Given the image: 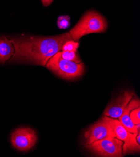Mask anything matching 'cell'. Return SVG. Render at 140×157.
Returning a JSON list of instances; mask_svg holds the SVG:
<instances>
[{"instance_id": "1", "label": "cell", "mask_w": 140, "mask_h": 157, "mask_svg": "<svg viewBox=\"0 0 140 157\" xmlns=\"http://www.w3.org/2000/svg\"><path fill=\"white\" fill-rule=\"evenodd\" d=\"M14 53L10 61L29 63L45 67L49 59L58 52L68 41H74L69 33L53 37L22 36L11 38Z\"/></svg>"}, {"instance_id": "2", "label": "cell", "mask_w": 140, "mask_h": 157, "mask_svg": "<svg viewBox=\"0 0 140 157\" xmlns=\"http://www.w3.org/2000/svg\"><path fill=\"white\" fill-rule=\"evenodd\" d=\"M107 28V21L101 14L94 11H89L86 13L69 33L74 41H79L86 35L104 32Z\"/></svg>"}, {"instance_id": "3", "label": "cell", "mask_w": 140, "mask_h": 157, "mask_svg": "<svg viewBox=\"0 0 140 157\" xmlns=\"http://www.w3.org/2000/svg\"><path fill=\"white\" fill-rule=\"evenodd\" d=\"M45 67L60 77L66 80H74L81 76L84 72V65L82 62L77 63L62 58L60 52L50 58Z\"/></svg>"}, {"instance_id": "4", "label": "cell", "mask_w": 140, "mask_h": 157, "mask_svg": "<svg viewBox=\"0 0 140 157\" xmlns=\"http://www.w3.org/2000/svg\"><path fill=\"white\" fill-rule=\"evenodd\" d=\"M104 118L110 124L115 135V137L124 142L122 145V152L124 154L139 151V144L138 143L136 140L138 133H131L128 132L116 118H110L107 116H104Z\"/></svg>"}, {"instance_id": "5", "label": "cell", "mask_w": 140, "mask_h": 157, "mask_svg": "<svg viewBox=\"0 0 140 157\" xmlns=\"http://www.w3.org/2000/svg\"><path fill=\"white\" fill-rule=\"evenodd\" d=\"M124 142L116 137H108L93 142L86 147L96 155L106 157L123 156Z\"/></svg>"}, {"instance_id": "6", "label": "cell", "mask_w": 140, "mask_h": 157, "mask_svg": "<svg viewBox=\"0 0 140 157\" xmlns=\"http://www.w3.org/2000/svg\"><path fill=\"white\" fill-rule=\"evenodd\" d=\"M37 140L35 131L28 127H20L11 134V141L13 147L21 151H26L32 148Z\"/></svg>"}, {"instance_id": "7", "label": "cell", "mask_w": 140, "mask_h": 157, "mask_svg": "<svg viewBox=\"0 0 140 157\" xmlns=\"http://www.w3.org/2000/svg\"><path fill=\"white\" fill-rule=\"evenodd\" d=\"M84 144L89 145L93 142L108 137H115L110 124L105 120L104 117L101 120L92 124L85 132Z\"/></svg>"}, {"instance_id": "8", "label": "cell", "mask_w": 140, "mask_h": 157, "mask_svg": "<svg viewBox=\"0 0 140 157\" xmlns=\"http://www.w3.org/2000/svg\"><path fill=\"white\" fill-rule=\"evenodd\" d=\"M133 96L134 93L131 91L123 92L105 109L104 115L113 118H119Z\"/></svg>"}, {"instance_id": "9", "label": "cell", "mask_w": 140, "mask_h": 157, "mask_svg": "<svg viewBox=\"0 0 140 157\" xmlns=\"http://www.w3.org/2000/svg\"><path fill=\"white\" fill-rule=\"evenodd\" d=\"M140 102L138 98L131 99L126 108L124 109L122 115L119 117V121L128 132L131 133H138L139 132V124H134L131 121L130 113L133 109L139 107Z\"/></svg>"}, {"instance_id": "10", "label": "cell", "mask_w": 140, "mask_h": 157, "mask_svg": "<svg viewBox=\"0 0 140 157\" xmlns=\"http://www.w3.org/2000/svg\"><path fill=\"white\" fill-rule=\"evenodd\" d=\"M14 53V47L11 38L6 36L0 38V63L10 61Z\"/></svg>"}, {"instance_id": "11", "label": "cell", "mask_w": 140, "mask_h": 157, "mask_svg": "<svg viewBox=\"0 0 140 157\" xmlns=\"http://www.w3.org/2000/svg\"><path fill=\"white\" fill-rule=\"evenodd\" d=\"M60 55L62 58L65 59H67L69 61H72L77 63L82 62L81 58L79 56L77 55V52H72V51H60Z\"/></svg>"}, {"instance_id": "12", "label": "cell", "mask_w": 140, "mask_h": 157, "mask_svg": "<svg viewBox=\"0 0 140 157\" xmlns=\"http://www.w3.org/2000/svg\"><path fill=\"white\" fill-rule=\"evenodd\" d=\"M70 17L68 15L60 16L57 20V26L60 29H65L68 28L70 25Z\"/></svg>"}, {"instance_id": "13", "label": "cell", "mask_w": 140, "mask_h": 157, "mask_svg": "<svg viewBox=\"0 0 140 157\" xmlns=\"http://www.w3.org/2000/svg\"><path fill=\"white\" fill-rule=\"evenodd\" d=\"M79 45V44L78 42L74 41H68L64 44L63 47H62V51L77 52Z\"/></svg>"}, {"instance_id": "14", "label": "cell", "mask_w": 140, "mask_h": 157, "mask_svg": "<svg viewBox=\"0 0 140 157\" xmlns=\"http://www.w3.org/2000/svg\"><path fill=\"white\" fill-rule=\"evenodd\" d=\"M130 117L134 124L140 123V106L133 109L130 113Z\"/></svg>"}, {"instance_id": "15", "label": "cell", "mask_w": 140, "mask_h": 157, "mask_svg": "<svg viewBox=\"0 0 140 157\" xmlns=\"http://www.w3.org/2000/svg\"><path fill=\"white\" fill-rule=\"evenodd\" d=\"M53 1L54 0H42V2L44 6L47 7L53 2Z\"/></svg>"}]
</instances>
